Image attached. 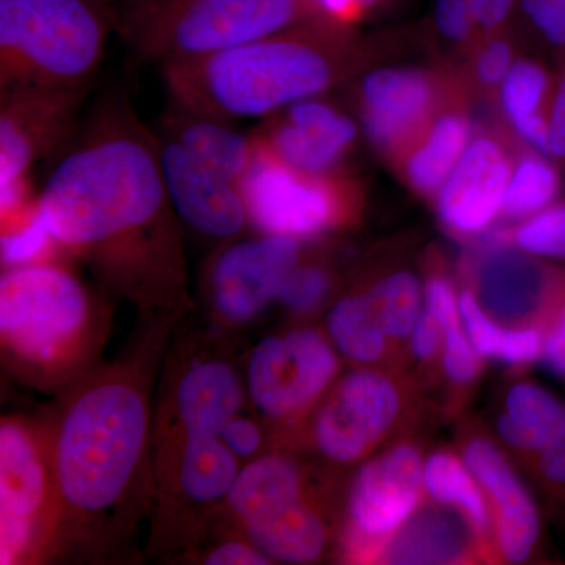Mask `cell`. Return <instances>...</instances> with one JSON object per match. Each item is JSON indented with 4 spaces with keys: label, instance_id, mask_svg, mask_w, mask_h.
Masks as SVG:
<instances>
[{
    "label": "cell",
    "instance_id": "obj_1",
    "mask_svg": "<svg viewBox=\"0 0 565 565\" xmlns=\"http://www.w3.org/2000/svg\"><path fill=\"white\" fill-rule=\"evenodd\" d=\"M36 207L52 241L120 288L154 294L181 285L180 218L163 182L158 137L120 92L96 103L54 156Z\"/></svg>",
    "mask_w": 565,
    "mask_h": 565
},
{
    "label": "cell",
    "instance_id": "obj_2",
    "mask_svg": "<svg viewBox=\"0 0 565 565\" xmlns=\"http://www.w3.org/2000/svg\"><path fill=\"white\" fill-rule=\"evenodd\" d=\"M352 25L327 18L161 66L170 102L196 114L233 122L267 118L316 98L359 71L363 46Z\"/></svg>",
    "mask_w": 565,
    "mask_h": 565
},
{
    "label": "cell",
    "instance_id": "obj_3",
    "mask_svg": "<svg viewBox=\"0 0 565 565\" xmlns=\"http://www.w3.org/2000/svg\"><path fill=\"white\" fill-rule=\"evenodd\" d=\"M148 408L122 381L92 385L71 403L55 440V486L79 514H102L120 501L139 467Z\"/></svg>",
    "mask_w": 565,
    "mask_h": 565
},
{
    "label": "cell",
    "instance_id": "obj_4",
    "mask_svg": "<svg viewBox=\"0 0 565 565\" xmlns=\"http://www.w3.org/2000/svg\"><path fill=\"white\" fill-rule=\"evenodd\" d=\"M114 32L111 0H0V92L93 87Z\"/></svg>",
    "mask_w": 565,
    "mask_h": 565
},
{
    "label": "cell",
    "instance_id": "obj_5",
    "mask_svg": "<svg viewBox=\"0 0 565 565\" xmlns=\"http://www.w3.org/2000/svg\"><path fill=\"white\" fill-rule=\"evenodd\" d=\"M115 33L158 66L192 61L323 18L311 0H111Z\"/></svg>",
    "mask_w": 565,
    "mask_h": 565
},
{
    "label": "cell",
    "instance_id": "obj_6",
    "mask_svg": "<svg viewBox=\"0 0 565 565\" xmlns=\"http://www.w3.org/2000/svg\"><path fill=\"white\" fill-rule=\"evenodd\" d=\"M253 143L255 154L239 189L248 222L263 233L310 239L359 217L362 191L348 174L302 172Z\"/></svg>",
    "mask_w": 565,
    "mask_h": 565
},
{
    "label": "cell",
    "instance_id": "obj_7",
    "mask_svg": "<svg viewBox=\"0 0 565 565\" xmlns=\"http://www.w3.org/2000/svg\"><path fill=\"white\" fill-rule=\"evenodd\" d=\"M88 315L84 285L61 266L24 264L0 278L3 343L29 362H54L79 338Z\"/></svg>",
    "mask_w": 565,
    "mask_h": 565
},
{
    "label": "cell",
    "instance_id": "obj_8",
    "mask_svg": "<svg viewBox=\"0 0 565 565\" xmlns=\"http://www.w3.org/2000/svg\"><path fill=\"white\" fill-rule=\"evenodd\" d=\"M459 273L486 313L511 329H542L565 300V264L516 247L508 230L465 252Z\"/></svg>",
    "mask_w": 565,
    "mask_h": 565
},
{
    "label": "cell",
    "instance_id": "obj_9",
    "mask_svg": "<svg viewBox=\"0 0 565 565\" xmlns=\"http://www.w3.org/2000/svg\"><path fill=\"white\" fill-rule=\"evenodd\" d=\"M423 449L401 440L367 460L353 478L345 508L344 555L352 563H379L423 504Z\"/></svg>",
    "mask_w": 565,
    "mask_h": 565
},
{
    "label": "cell",
    "instance_id": "obj_10",
    "mask_svg": "<svg viewBox=\"0 0 565 565\" xmlns=\"http://www.w3.org/2000/svg\"><path fill=\"white\" fill-rule=\"evenodd\" d=\"M411 396V384L397 371H353L330 390L315 416L316 448L334 463L362 462L397 433Z\"/></svg>",
    "mask_w": 565,
    "mask_h": 565
},
{
    "label": "cell",
    "instance_id": "obj_11",
    "mask_svg": "<svg viewBox=\"0 0 565 565\" xmlns=\"http://www.w3.org/2000/svg\"><path fill=\"white\" fill-rule=\"evenodd\" d=\"M462 92L457 81L435 71L375 70L360 85V115L374 147L399 163Z\"/></svg>",
    "mask_w": 565,
    "mask_h": 565
},
{
    "label": "cell",
    "instance_id": "obj_12",
    "mask_svg": "<svg viewBox=\"0 0 565 565\" xmlns=\"http://www.w3.org/2000/svg\"><path fill=\"white\" fill-rule=\"evenodd\" d=\"M338 367L332 344L313 329L269 337L253 349L248 393L266 418L292 422L321 399Z\"/></svg>",
    "mask_w": 565,
    "mask_h": 565
},
{
    "label": "cell",
    "instance_id": "obj_13",
    "mask_svg": "<svg viewBox=\"0 0 565 565\" xmlns=\"http://www.w3.org/2000/svg\"><path fill=\"white\" fill-rule=\"evenodd\" d=\"M92 88L0 92V188L32 184L33 167L73 139Z\"/></svg>",
    "mask_w": 565,
    "mask_h": 565
},
{
    "label": "cell",
    "instance_id": "obj_14",
    "mask_svg": "<svg viewBox=\"0 0 565 565\" xmlns=\"http://www.w3.org/2000/svg\"><path fill=\"white\" fill-rule=\"evenodd\" d=\"M156 137L163 182L180 222L217 241L233 239L243 232L248 215L239 185L173 137L162 132Z\"/></svg>",
    "mask_w": 565,
    "mask_h": 565
},
{
    "label": "cell",
    "instance_id": "obj_15",
    "mask_svg": "<svg viewBox=\"0 0 565 565\" xmlns=\"http://www.w3.org/2000/svg\"><path fill=\"white\" fill-rule=\"evenodd\" d=\"M516 152L497 134L476 132L456 169L437 193L438 218L452 236L486 233L501 214Z\"/></svg>",
    "mask_w": 565,
    "mask_h": 565
},
{
    "label": "cell",
    "instance_id": "obj_16",
    "mask_svg": "<svg viewBox=\"0 0 565 565\" xmlns=\"http://www.w3.org/2000/svg\"><path fill=\"white\" fill-rule=\"evenodd\" d=\"M300 241L266 234L230 245L211 267L215 308L233 322L250 321L270 300L300 262Z\"/></svg>",
    "mask_w": 565,
    "mask_h": 565
},
{
    "label": "cell",
    "instance_id": "obj_17",
    "mask_svg": "<svg viewBox=\"0 0 565 565\" xmlns=\"http://www.w3.org/2000/svg\"><path fill=\"white\" fill-rule=\"evenodd\" d=\"M356 136L359 128L348 115L316 98L275 111L252 134L264 150L308 173L341 172Z\"/></svg>",
    "mask_w": 565,
    "mask_h": 565
},
{
    "label": "cell",
    "instance_id": "obj_18",
    "mask_svg": "<svg viewBox=\"0 0 565 565\" xmlns=\"http://www.w3.org/2000/svg\"><path fill=\"white\" fill-rule=\"evenodd\" d=\"M463 460L484 489L492 509L497 553L508 563H526L541 548L542 516L503 451L481 434L465 438Z\"/></svg>",
    "mask_w": 565,
    "mask_h": 565
},
{
    "label": "cell",
    "instance_id": "obj_19",
    "mask_svg": "<svg viewBox=\"0 0 565 565\" xmlns=\"http://www.w3.org/2000/svg\"><path fill=\"white\" fill-rule=\"evenodd\" d=\"M50 482L32 434L17 422L0 427V563L29 552L46 504Z\"/></svg>",
    "mask_w": 565,
    "mask_h": 565
},
{
    "label": "cell",
    "instance_id": "obj_20",
    "mask_svg": "<svg viewBox=\"0 0 565 565\" xmlns=\"http://www.w3.org/2000/svg\"><path fill=\"white\" fill-rule=\"evenodd\" d=\"M490 559L473 527L456 509L422 504L394 535L379 563L455 564Z\"/></svg>",
    "mask_w": 565,
    "mask_h": 565
},
{
    "label": "cell",
    "instance_id": "obj_21",
    "mask_svg": "<svg viewBox=\"0 0 565 565\" xmlns=\"http://www.w3.org/2000/svg\"><path fill=\"white\" fill-rule=\"evenodd\" d=\"M473 136V120L465 109L462 95L440 111L418 143L397 163L408 188L426 199L437 196Z\"/></svg>",
    "mask_w": 565,
    "mask_h": 565
},
{
    "label": "cell",
    "instance_id": "obj_22",
    "mask_svg": "<svg viewBox=\"0 0 565 565\" xmlns=\"http://www.w3.org/2000/svg\"><path fill=\"white\" fill-rule=\"evenodd\" d=\"M243 385L230 364L210 360L193 364L177 390V411L185 435H221L239 414Z\"/></svg>",
    "mask_w": 565,
    "mask_h": 565
},
{
    "label": "cell",
    "instance_id": "obj_23",
    "mask_svg": "<svg viewBox=\"0 0 565 565\" xmlns=\"http://www.w3.org/2000/svg\"><path fill=\"white\" fill-rule=\"evenodd\" d=\"M498 437L523 460L565 440V403L534 382H516L497 419Z\"/></svg>",
    "mask_w": 565,
    "mask_h": 565
},
{
    "label": "cell",
    "instance_id": "obj_24",
    "mask_svg": "<svg viewBox=\"0 0 565 565\" xmlns=\"http://www.w3.org/2000/svg\"><path fill=\"white\" fill-rule=\"evenodd\" d=\"M159 132L180 141L215 172L237 185L255 154L252 134L245 136L234 131L230 121L196 114L172 102L163 114Z\"/></svg>",
    "mask_w": 565,
    "mask_h": 565
},
{
    "label": "cell",
    "instance_id": "obj_25",
    "mask_svg": "<svg viewBox=\"0 0 565 565\" xmlns=\"http://www.w3.org/2000/svg\"><path fill=\"white\" fill-rule=\"evenodd\" d=\"M244 526L252 544L270 561L315 563L329 544L326 520L305 497L282 504Z\"/></svg>",
    "mask_w": 565,
    "mask_h": 565
},
{
    "label": "cell",
    "instance_id": "obj_26",
    "mask_svg": "<svg viewBox=\"0 0 565 565\" xmlns=\"http://www.w3.org/2000/svg\"><path fill=\"white\" fill-rule=\"evenodd\" d=\"M555 79L556 71L553 73L544 63L516 58L498 92L516 137L545 156H548V111Z\"/></svg>",
    "mask_w": 565,
    "mask_h": 565
},
{
    "label": "cell",
    "instance_id": "obj_27",
    "mask_svg": "<svg viewBox=\"0 0 565 565\" xmlns=\"http://www.w3.org/2000/svg\"><path fill=\"white\" fill-rule=\"evenodd\" d=\"M424 490L434 503L449 505L465 516L490 559L494 545L492 509L484 489L463 459L449 449H438L424 462Z\"/></svg>",
    "mask_w": 565,
    "mask_h": 565
},
{
    "label": "cell",
    "instance_id": "obj_28",
    "mask_svg": "<svg viewBox=\"0 0 565 565\" xmlns=\"http://www.w3.org/2000/svg\"><path fill=\"white\" fill-rule=\"evenodd\" d=\"M305 497V476L291 457L273 455L253 460L237 473L226 494L234 515L245 523Z\"/></svg>",
    "mask_w": 565,
    "mask_h": 565
},
{
    "label": "cell",
    "instance_id": "obj_29",
    "mask_svg": "<svg viewBox=\"0 0 565 565\" xmlns=\"http://www.w3.org/2000/svg\"><path fill=\"white\" fill-rule=\"evenodd\" d=\"M424 291L426 307L437 316L444 327L441 366L446 377L459 388L473 385L482 373V356L475 351L467 334L463 333L455 286L438 259L434 258L429 264Z\"/></svg>",
    "mask_w": 565,
    "mask_h": 565
},
{
    "label": "cell",
    "instance_id": "obj_30",
    "mask_svg": "<svg viewBox=\"0 0 565 565\" xmlns=\"http://www.w3.org/2000/svg\"><path fill=\"white\" fill-rule=\"evenodd\" d=\"M327 327L334 348L352 363L385 367L394 359L396 345L386 337L363 292L338 300Z\"/></svg>",
    "mask_w": 565,
    "mask_h": 565
},
{
    "label": "cell",
    "instance_id": "obj_31",
    "mask_svg": "<svg viewBox=\"0 0 565 565\" xmlns=\"http://www.w3.org/2000/svg\"><path fill=\"white\" fill-rule=\"evenodd\" d=\"M459 311L468 340L482 359L500 360L512 366H526L541 360L542 329L501 326L486 313L467 288L459 294Z\"/></svg>",
    "mask_w": 565,
    "mask_h": 565
},
{
    "label": "cell",
    "instance_id": "obj_32",
    "mask_svg": "<svg viewBox=\"0 0 565 565\" xmlns=\"http://www.w3.org/2000/svg\"><path fill=\"white\" fill-rule=\"evenodd\" d=\"M237 473V457L223 444L221 435H185L180 484L193 503L226 498Z\"/></svg>",
    "mask_w": 565,
    "mask_h": 565
},
{
    "label": "cell",
    "instance_id": "obj_33",
    "mask_svg": "<svg viewBox=\"0 0 565 565\" xmlns=\"http://www.w3.org/2000/svg\"><path fill=\"white\" fill-rule=\"evenodd\" d=\"M519 0H435L434 28L460 51L514 28Z\"/></svg>",
    "mask_w": 565,
    "mask_h": 565
},
{
    "label": "cell",
    "instance_id": "obj_34",
    "mask_svg": "<svg viewBox=\"0 0 565 565\" xmlns=\"http://www.w3.org/2000/svg\"><path fill=\"white\" fill-rule=\"evenodd\" d=\"M561 167L552 158L526 147L516 151L514 170L505 189L501 217L525 222L545 211L563 191Z\"/></svg>",
    "mask_w": 565,
    "mask_h": 565
},
{
    "label": "cell",
    "instance_id": "obj_35",
    "mask_svg": "<svg viewBox=\"0 0 565 565\" xmlns=\"http://www.w3.org/2000/svg\"><path fill=\"white\" fill-rule=\"evenodd\" d=\"M363 294L393 344L411 337L423 313L422 282L414 274L407 270L388 274Z\"/></svg>",
    "mask_w": 565,
    "mask_h": 565
},
{
    "label": "cell",
    "instance_id": "obj_36",
    "mask_svg": "<svg viewBox=\"0 0 565 565\" xmlns=\"http://www.w3.org/2000/svg\"><path fill=\"white\" fill-rule=\"evenodd\" d=\"M514 28L557 63L564 61L565 0H519Z\"/></svg>",
    "mask_w": 565,
    "mask_h": 565
},
{
    "label": "cell",
    "instance_id": "obj_37",
    "mask_svg": "<svg viewBox=\"0 0 565 565\" xmlns=\"http://www.w3.org/2000/svg\"><path fill=\"white\" fill-rule=\"evenodd\" d=\"M515 28L508 29L492 36L479 41L471 47L470 66H468V81L475 90L484 95H493L500 90L505 76L514 65L516 51Z\"/></svg>",
    "mask_w": 565,
    "mask_h": 565
},
{
    "label": "cell",
    "instance_id": "obj_38",
    "mask_svg": "<svg viewBox=\"0 0 565 565\" xmlns=\"http://www.w3.org/2000/svg\"><path fill=\"white\" fill-rule=\"evenodd\" d=\"M509 239L542 258L565 264V200L508 230Z\"/></svg>",
    "mask_w": 565,
    "mask_h": 565
},
{
    "label": "cell",
    "instance_id": "obj_39",
    "mask_svg": "<svg viewBox=\"0 0 565 565\" xmlns=\"http://www.w3.org/2000/svg\"><path fill=\"white\" fill-rule=\"evenodd\" d=\"M332 286L330 274L315 264H297L282 282L277 299L289 310L307 313L322 303Z\"/></svg>",
    "mask_w": 565,
    "mask_h": 565
},
{
    "label": "cell",
    "instance_id": "obj_40",
    "mask_svg": "<svg viewBox=\"0 0 565 565\" xmlns=\"http://www.w3.org/2000/svg\"><path fill=\"white\" fill-rule=\"evenodd\" d=\"M13 230H3L2 259L10 267L32 264L43 255L52 239L39 214V207L14 223Z\"/></svg>",
    "mask_w": 565,
    "mask_h": 565
},
{
    "label": "cell",
    "instance_id": "obj_41",
    "mask_svg": "<svg viewBox=\"0 0 565 565\" xmlns=\"http://www.w3.org/2000/svg\"><path fill=\"white\" fill-rule=\"evenodd\" d=\"M535 484L556 508H565V440L525 459Z\"/></svg>",
    "mask_w": 565,
    "mask_h": 565
},
{
    "label": "cell",
    "instance_id": "obj_42",
    "mask_svg": "<svg viewBox=\"0 0 565 565\" xmlns=\"http://www.w3.org/2000/svg\"><path fill=\"white\" fill-rule=\"evenodd\" d=\"M444 345V327H441L437 316L426 307L419 316L418 322H416L414 332H412V355L424 367H434L435 364L441 362Z\"/></svg>",
    "mask_w": 565,
    "mask_h": 565
},
{
    "label": "cell",
    "instance_id": "obj_43",
    "mask_svg": "<svg viewBox=\"0 0 565 565\" xmlns=\"http://www.w3.org/2000/svg\"><path fill=\"white\" fill-rule=\"evenodd\" d=\"M542 363L565 382V300L542 327Z\"/></svg>",
    "mask_w": 565,
    "mask_h": 565
},
{
    "label": "cell",
    "instance_id": "obj_44",
    "mask_svg": "<svg viewBox=\"0 0 565 565\" xmlns=\"http://www.w3.org/2000/svg\"><path fill=\"white\" fill-rule=\"evenodd\" d=\"M548 156L565 169V58L557 63L555 88L548 111Z\"/></svg>",
    "mask_w": 565,
    "mask_h": 565
},
{
    "label": "cell",
    "instance_id": "obj_45",
    "mask_svg": "<svg viewBox=\"0 0 565 565\" xmlns=\"http://www.w3.org/2000/svg\"><path fill=\"white\" fill-rule=\"evenodd\" d=\"M221 438L237 459H250L263 445V433L258 424L237 415L225 424Z\"/></svg>",
    "mask_w": 565,
    "mask_h": 565
},
{
    "label": "cell",
    "instance_id": "obj_46",
    "mask_svg": "<svg viewBox=\"0 0 565 565\" xmlns=\"http://www.w3.org/2000/svg\"><path fill=\"white\" fill-rule=\"evenodd\" d=\"M210 565H264L270 564L258 546L245 542H225L204 557Z\"/></svg>",
    "mask_w": 565,
    "mask_h": 565
}]
</instances>
